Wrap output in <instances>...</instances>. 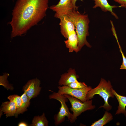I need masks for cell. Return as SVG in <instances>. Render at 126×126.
I'll return each mask as SVG.
<instances>
[{
  "instance_id": "1",
  "label": "cell",
  "mask_w": 126,
  "mask_h": 126,
  "mask_svg": "<svg viewBox=\"0 0 126 126\" xmlns=\"http://www.w3.org/2000/svg\"><path fill=\"white\" fill-rule=\"evenodd\" d=\"M15 2L9 23L11 37L21 36L46 15L49 0H14Z\"/></svg>"
},
{
  "instance_id": "2",
  "label": "cell",
  "mask_w": 126,
  "mask_h": 126,
  "mask_svg": "<svg viewBox=\"0 0 126 126\" xmlns=\"http://www.w3.org/2000/svg\"><path fill=\"white\" fill-rule=\"evenodd\" d=\"M66 15L71 20L75 27L78 38L79 51L84 45L91 47V46L86 39L87 37L89 35L90 20L88 14H82L77 10H73L69 11Z\"/></svg>"
},
{
  "instance_id": "3",
  "label": "cell",
  "mask_w": 126,
  "mask_h": 126,
  "mask_svg": "<svg viewBox=\"0 0 126 126\" xmlns=\"http://www.w3.org/2000/svg\"><path fill=\"white\" fill-rule=\"evenodd\" d=\"M113 88L110 81H106L105 79L101 78L99 84L96 88H91L87 93L86 100H89L93 98L96 94H99L103 99L104 104L99 108H103L107 111L111 110L112 106L108 103V99L110 97L113 98L115 95L112 92Z\"/></svg>"
},
{
  "instance_id": "4",
  "label": "cell",
  "mask_w": 126,
  "mask_h": 126,
  "mask_svg": "<svg viewBox=\"0 0 126 126\" xmlns=\"http://www.w3.org/2000/svg\"><path fill=\"white\" fill-rule=\"evenodd\" d=\"M63 95L69 100L71 105L70 109L73 112V114L72 117L69 121L71 123L74 122L77 117L82 112L87 110H92L95 107V105L92 104V100L83 102L70 95L67 94Z\"/></svg>"
},
{
  "instance_id": "5",
  "label": "cell",
  "mask_w": 126,
  "mask_h": 126,
  "mask_svg": "<svg viewBox=\"0 0 126 126\" xmlns=\"http://www.w3.org/2000/svg\"><path fill=\"white\" fill-rule=\"evenodd\" d=\"M49 97L50 99L56 100L61 104L59 112L54 116L55 125L57 126L62 123L65 120L66 117L67 118L68 120L70 121L72 117L73 114L70 112L66 104V102L68 101V99L63 95L53 92L49 96Z\"/></svg>"
},
{
  "instance_id": "6",
  "label": "cell",
  "mask_w": 126,
  "mask_h": 126,
  "mask_svg": "<svg viewBox=\"0 0 126 126\" xmlns=\"http://www.w3.org/2000/svg\"><path fill=\"white\" fill-rule=\"evenodd\" d=\"M58 93L63 95L67 94L75 97L83 102H85L88 92L92 88L91 86L82 89H75L70 88L67 85L59 86Z\"/></svg>"
},
{
  "instance_id": "7",
  "label": "cell",
  "mask_w": 126,
  "mask_h": 126,
  "mask_svg": "<svg viewBox=\"0 0 126 126\" xmlns=\"http://www.w3.org/2000/svg\"><path fill=\"white\" fill-rule=\"evenodd\" d=\"M49 8L55 12L54 17L57 18L66 15L69 12L74 10L71 0H60L56 5L51 6Z\"/></svg>"
},
{
  "instance_id": "8",
  "label": "cell",
  "mask_w": 126,
  "mask_h": 126,
  "mask_svg": "<svg viewBox=\"0 0 126 126\" xmlns=\"http://www.w3.org/2000/svg\"><path fill=\"white\" fill-rule=\"evenodd\" d=\"M40 84V80L36 78L29 80L23 86V90L30 100L39 94L41 89Z\"/></svg>"
},
{
  "instance_id": "9",
  "label": "cell",
  "mask_w": 126,
  "mask_h": 126,
  "mask_svg": "<svg viewBox=\"0 0 126 126\" xmlns=\"http://www.w3.org/2000/svg\"><path fill=\"white\" fill-rule=\"evenodd\" d=\"M59 19L61 32L66 39H67L71 33L75 31V28L73 22L66 15L62 16Z\"/></svg>"
},
{
  "instance_id": "10",
  "label": "cell",
  "mask_w": 126,
  "mask_h": 126,
  "mask_svg": "<svg viewBox=\"0 0 126 126\" xmlns=\"http://www.w3.org/2000/svg\"><path fill=\"white\" fill-rule=\"evenodd\" d=\"M78 77L74 69H70L67 73L61 76L59 85L60 86L67 85L69 83L77 81Z\"/></svg>"
},
{
  "instance_id": "11",
  "label": "cell",
  "mask_w": 126,
  "mask_h": 126,
  "mask_svg": "<svg viewBox=\"0 0 126 126\" xmlns=\"http://www.w3.org/2000/svg\"><path fill=\"white\" fill-rule=\"evenodd\" d=\"M67 39L64 42L66 47L69 49V52L79 51L78 38L75 31L70 34Z\"/></svg>"
},
{
  "instance_id": "12",
  "label": "cell",
  "mask_w": 126,
  "mask_h": 126,
  "mask_svg": "<svg viewBox=\"0 0 126 126\" xmlns=\"http://www.w3.org/2000/svg\"><path fill=\"white\" fill-rule=\"evenodd\" d=\"M0 109V116L3 113L6 114V117L15 116L16 108L15 102L13 101L6 102L2 103Z\"/></svg>"
},
{
  "instance_id": "13",
  "label": "cell",
  "mask_w": 126,
  "mask_h": 126,
  "mask_svg": "<svg viewBox=\"0 0 126 126\" xmlns=\"http://www.w3.org/2000/svg\"><path fill=\"white\" fill-rule=\"evenodd\" d=\"M94 5L93 7V8H96L98 7H100L102 11L104 12L109 11L116 19L119 18L116 14L113 11V9L119 7L115 5H110L107 0H94Z\"/></svg>"
},
{
  "instance_id": "14",
  "label": "cell",
  "mask_w": 126,
  "mask_h": 126,
  "mask_svg": "<svg viewBox=\"0 0 126 126\" xmlns=\"http://www.w3.org/2000/svg\"><path fill=\"white\" fill-rule=\"evenodd\" d=\"M112 92L115 96L116 97L119 103L118 109L115 114H119L122 113L126 116V111L125 107L126 106V96L121 95L117 93L116 91L112 89Z\"/></svg>"
},
{
  "instance_id": "15",
  "label": "cell",
  "mask_w": 126,
  "mask_h": 126,
  "mask_svg": "<svg viewBox=\"0 0 126 126\" xmlns=\"http://www.w3.org/2000/svg\"><path fill=\"white\" fill-rule=\"evenodd\" d=\"M7 98L10 101H14L16 106V110L15 116L18 117L20 114H22L24 112L22 107V102L21 97L17 95H11L8 96Z\"/></svg>"
},
{
  "instance_id": "16",
  "label": "cell",
  "mask_w": 126,
  "mask_h": 126,
  "mask_svg": "<svg viewBox=\"0 0 126 126\" xmlns=\"http://www.w3.org/2000/svg\"><path fill=\"white\" fill-rule=\"evenodd\" d=\"M113 119L112 114L107 111L105 112L103 117L98 121L95 122L91 126H103L109 122Z\"/></svg>"
},
{
  "instance_id": "17",
  "label": "cell",
  "mask_w": 126,
  "mask_h": 126,
  "mask_svg": "<svg viewBox=\"0 0 126 126\" xmlns=\"http://www.w3.org/2000/svg\"><path fill=\"white\" fill-rule=\"evenodd\" d=\"M48 121L45 117V113H43L40 116H35L32 122V123L30 126H47Z\"/></svg>"
},
{
  "instance_id": "18",
  "label": "cell",
  "mask_w": 126,
  "mask_h": 126,
  "mask_svg": "<svg viewBox=\"0 0 126 126\" xmlns=\"http://www.w3.org/2000/svg\"><path fill=\"white\" fill-rule=\"evenodd\" d=\"M9 74L7 73H5L3 75L0 76V84L3 86L7 90H12L14 88L13 86L9 83L7 80Z\"/></svg>"
},
{
  "instance_id": "19",
  "label": "cell",
  "mask_w": 126,
  "mask_h": 126,
  "mask_svg": "<svg viewBox=\"0 0 126 126\" xmlns=\"http://www.w3.org/2000/svg\"><path fill=\"white\" fill-rule=\"evenodd\" d=\"M21 97L22 102L23 108L24 112H25L27 111V108L30 105V100L28 99L26 93L24 92Z\"/></svg>"
},
{
  "instance_id": "20",
  "label": "cell",
  "mask_w": 126,
  "mask_h": 126,
  "mask_svg": "<svg viewBox=\"0 0 126 126\" xmlns=\"http://www.w3.org/2000/svg\"><path fill=\"white\" fill-rule=\"evenodd\" d=\"M67 86L73 88L82 89L88 87L84 82H79L78 81L68 84Z\"/></svg>"
},
{
  "instance_id": "21",
  "label": "cell",
  "mask_w": 126,
  "mask_h": 126,
  "mask_svg": "<svg viewBox=\"0 0 126 126\" xmlns=\"http://www.w3.org/2000/svg\"><path fill=\"white\" fill-rule=\"evenodd\" d=\"M119 51L121 52L122 59V62L121 65L120 69H125L126 70V58L122 52L121 48L119 45L118 44Z\"/></svg>"
},
{
  "instance_id": "22",
  "label": "cell",
  "mask_w": 126,
  "mask_h": 126,
  "mask_svg": "<svg viewBox=\"0 0 126 126\" xmlns=\"http://www.w3.org/2000/svg\"><path fill=\"white\" fill-rule=\"evenodd\" d=\"M120 4L119 7L126 8V0H113Z\"/></svg>"
},
{
  "instance_id": "23",
  "label": "cell",
  "mask_w": 126,
  "mask_h": 126,
  "mask_svg": "<svg viewBox=\"0 0 126 126\" xmlns=\"http://www.w3.org/2000/svg\"><path fill=\"white\" fill-rule=\"evenodd\" d=\"M72 3L74 7V10H77L78 7L76 6V2L77 0H71ZM81 1H82L83 0H80Z\"/></svg>"
},
{
  "instance_id": "24",
  "label": "cell",
  "mask_w": 126,
  "mask_h": 126,
  "mask_svg": "<svg viewBox=\"0 0 126 126\" xmlns=\"http://www.w3.org/2000/svg\"><path fill=\"white\" fill-rule=\"evenodd\" d=\"M27 124L25 122H21L18 124L19 126H28Z\"/></svg>"
}]
</instances>
